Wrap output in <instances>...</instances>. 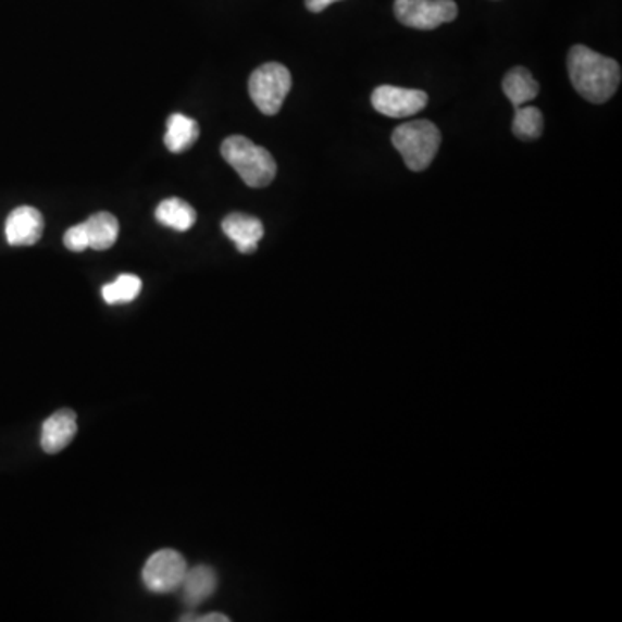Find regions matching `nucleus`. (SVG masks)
Here are the masks:
<instances>
[{
	"label": "nucleus",
	"mask_w": 622,
	"mask_h": 622,
	"mask_svg": "<svg viewBox=\"0 0 622 622\" xmlns=\"http://www.w3.org/2000/svg\"><path fill=\"white\" fill-rule=\"evenodd\" d=\"M391 142L396 151L403 156L408 170L424 172L430 169L441 146V132L430 120H415L396 126Z\"/></svg>",
	"instance_id": "7ed1b4c3"
},
{
	"label": "nucleus",
	"mask_w": 622,
	"mask_h": 622,
	"mask_svg": "<svg viewBox=\"0 0 622 622\" xmlns=\"http://www.w3.org/2000/svg\"><path fill=\"white\" fill-rule=\"evenodd\" d=\"M154 216L164 227L178 232L189 231L198 220L196 210L190 207L189 202L178 198L164 199L160 202V207L156 208Z\"/></svg>",
	"instance_id": "2eb2a0df"
},
{
	"label": "nucleus",
	"mask_w": 622,
	"mask_h": 622,
	"mask_svg": "<svg viewBox=\"0 0 622 622\" xmlns=\"http://www.w3.org/2000/svg\"><path fill=\"white\" fill-rule=\"evenodd\" d=\"M220 151L223 160L227 161L245 181L246 186L252 189L270 186L277 175L274 156L242 135H232L223 140Z\"/></svg>",
	"instance_id": "f03ea898"
},
{
	"label": "nucleus",
	"mask_w": 622,
	"mask_h": 622,
	"mask_svg": "<svg viewBox=\"0 0 622 622\" xmlns=\"http://www.w3.org/2000/svg\"><path fill=\"white\" fill-rule=\"evenodd\" d=\"M187 562L177 550L156 551L144 565L142 581L152 593H173L181 589L187 574Z\"/></svg>",
	"instance_id": "423d86ee"
},
{
	"label": "nucleus",
	"mask_w": 622,
	"mask_h": 622,
	"mask_svg": "<svg viewBox=\"0 0 622 622\" xmlns=\"http://www.w3.org/2000/svg\"><path fill=\"white\" fill-rule=\"evenodd\" d=\"M503 92L509 97L513 108H521L526 102L533 101L539 94V84L526 67H512L503 78Z\"/></svg>",
	"instance_id": "4468645a"
},
{
	"label": "nucleus",
	"mask_w": 622,
	"mask_h": 622,
	"mask_svg": "<svg viewBox=\"0 0 622 622\" xmlns=\"http://www.w3.org/2000/svg\"><path fill=\"white\" fill-rule=\"evenodd\" d=\"M64 246L73 252L89 249V237L85 231V223H78L75 227L67 228L66 234H64Z\"/></svg>",
	"instance_id": "a211bd4d"
},
{
	"label": "nucleus",
	"mask_w": 622,
	"mask_h": 622,
	"mask_svg": "<svg viewBox=\"0 0 622 622\" xmlns=\"http://www.w3.org/2000/svg\"><path fill=\"white\" fill-rule=\"evenodd\" d=\"M84 223L90 249L105 251V249L113 248L120 234V223L116 216L108 211H99Z\"/></svg>",
	"instance_id": "ddd939ff"
},
{
	"label": "nucleus",
	"mask_w": 622,
	"mask_h": 622,
	"mask_svg": "<svg viewBox=\"0 0 622 622\" xmlns=\"http://www.w3.org/2000/svg\"><path fill=\"white\" fill-rule=\"evenodd\" d=\"M304 2H307V9L311 13H322L328 5L339 2V0H304Z\"/></svg>",
	"instance_id": "aec40b11"
},
{
	"label": "nucleus",
	"mask_w": 622,
	"mask_h": 622,
	"mask_svg": "<svg viewBox=\"0 0 622 622\" xmlns=\"http://www.w3.org/2000/svg\"><path fill=\"white\" fill-rule=\"evenodd\" d=\"M430 97L422 90L401 89L393 85H381L372 92V105L377 113L389 119H408L421 113Z\"/></svg>",
	"instance_id": "0eeeda50"
},
{
	"label": "nucleus",
	"mask_w": 622,
	"mask_h": 622,
	"mask_svg": "<svg viewBox=\"0 0 622 622\" xmlns=\"http://www.w3.org/2000/svg\"><path fill=\"white\" fill-rule=\"evenodd\" d=\"M140 290L142 281L137 275L125 274L102 287V298L108 304H125L134 301Z\"/></svg>",
	"instance_id": "f3484780"
},
{
	"label": "nucleus",
	"mask_w": 622,
	"mask_h": 622,
	"mask_svg": "<svg viewBox=\"0 0 622 622\" xmlns=\"http://www.w3.org/2000/svg\"><path fill=\"white\" fill-rule=\"evenodd\" d=\"M569 78L576 92L593 104H604L618 92L621 66L586 46H574L568 55Z\"/></svg>",
	"instance_id": "f257e3e1"
},
{
	"label": "nucleus",
	"mask_w": 622,
	"mask_h": 622,
	"mask_svg": "<svg viewBox=\"0 0 622 622\" xmlns=\"http://www.w3.org/2000/svg\"><path fill=\"white\" fill-rule=\"evenodd\" d=\"M42 232V213L32 207L16 208L5 220V239L11 246L37 245Z\"/></svg>",
	"instance_id": "6e6552de"
},
{
	"label": "nucleus",
	"mask_w": 622,
	"mask_h": 622,
	"mask_svg": "<svg viewBox=\"0 0 622 622\" xmlns=\"http://www.w3.org/2000/svg\"><path fill=\"white\" fill-rule=\"evenodd\" d=\"M222 231L228 239L236 245L237 251L251 254L257 251L260 240L263 239L265 228L257 216L245 213H231L222 222Z\"/></svg>",
	"instance_id": "1a4fd4ad"
},
{
	"label": "nucleus",
	"mask_w": 622,
	"mask_h": 622,
	"mask_svg": "<svg viewBox=\"0 0 622 622\" xmlns=\"http://www.w3.org/2000/svg\"><path fill=\"white\" fill-rule=\"evenodd\" d=\"M182 622H228L231 619L225 614H208V615H182Z\"/></svg>",
	"instance_id": "6ab92c4d"
},
{
	"label": "nucleus",
	"mask_w": 622,
	"mask_h": 622,
	"mask_svg": "<svg viewBox=\"0 0 622 622\" xmlns=\"http://www.w3.org/2000/svg\"><path fill=\"white\" fill-rule=\"evenodd\" d=\"M219 588V576L215 569L210 565H198V568L187 569L186 577L182 583V597L187 606L196 607L202 601L215 595Z\"/></svg>",
	"instance_id": "9b49d317"
},
{
	"label": "nucleus",
	"mask_w": 622,
	"mask_h": 622,
	"mask_svg": "<svg viewBox=\"0 0 622 622\" xmlns=\"http://www.w3.org/2000/svg\"><path fill=\"white\" fill-rule=\"evenodd\" d=\"M545 128V120H543L542 111L534 105H521L515 108V116H513L512 130L513 135L521 140L539 139Z\"/></svg>",
	"instance_id": "dca6fc26"
},
{
	"label": "nucleus",
	"mask_w": 622,
	"mask_h": 622,
	"mask_svg": "<svg viewBox=\"0 0 622 622\" xmlns=\"http://www.w3.org/2000/svg\"><path fill=\"white\" fill-rule=\"evenodd\" d=\"M198 139L199 125L196 120L182 113L170 116L166 123V134H164V146L170 152L182 154V152L189 151Z\"/></svg>",
	"instance_id": "f8f14e48"
},
{
	"label": "nucleus",
	"mask_w": 622,
	"mask_h": 622,
	"mask_svg": "<svg viewBox=\"0 0 622 622\" xmlns=\"http://www.w3.org/2000/svg\"><path fill=\"white\" fill-rule=\"evenodd\" d=\"M76 413L70 408H61L52 413L42 425L40 445L46 453H60L76 436Z\"/></svg>",
	"instance_id": "9d476101"
},
{
	"label": "nucleus",
	"mask_w": 622,
	"mask_h": 622,
	"mask_svg": "<svg viewBox=\"0 0 622 622\" xmlns=\"http://www.w3.org/2000/svg\"><path fill=\"white\" fill-rule=\"evenodd\" d=\"M395 16L415 30H434L459 16L453 0H395Z\"/></svg>",
	"instance_id": "39448f33"
},
{
	"label": "nucleus",
	"mask_w": 622,
	"mask_h": 622,
	"mask_svg": "<svg viewBox=\"0 0 622 622\" xmlns=\"http://www.w3.org/2000/svg\"><path fill=\"white\" fill-rule=\"evenodd\" d=\"M249 96L261 113L274 116L281 111L293 87L289 70L281 63H266L249 76Z\"/></svg>",
	"instance_id": "20e7f679"
}]
</instances>
